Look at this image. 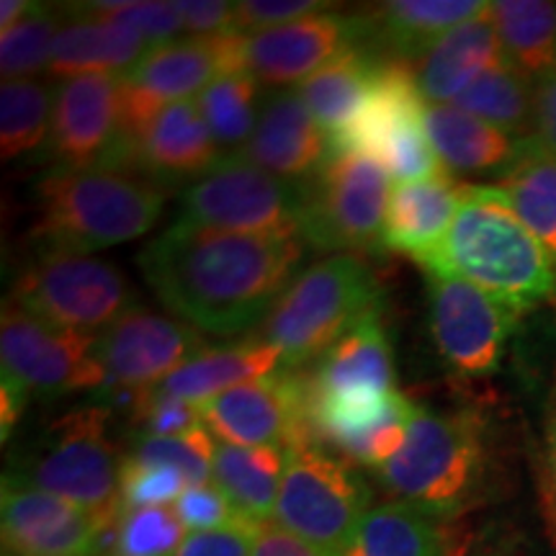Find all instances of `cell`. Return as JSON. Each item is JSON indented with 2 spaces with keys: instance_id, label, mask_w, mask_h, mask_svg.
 <instances>
[{
  "instance_id": "6da1fadb",
  "label": "cell",
  "mask_w": 556,
  "mask_h": 556,
  "mask_svg": "<svg viewBox=\"0 0 556 556\" xmlns=\"http://www.w3.org/2000/svg\"><path fill=\"white\" fill-rule=\"evenodd\" d=\"M302 253V238L222 232L176 219L139 250L137 266L180 323L232 338L266 323Z\"/></svg>"
},
{
  "instance_id": "7a4b0ae2",
  "label": "cell",
  "mask_w": 556,
  "mask_h": 556,
  "mask_svg": "<svg viewBox=\"0 0 556 556\" xmlns=\"http://www.w3.org/2000/svg\"><path fill=\"white\" fill-rule=\"evenodd\" d=\"M456 274L518 315L556 294V266L500 186H467L458 214L428 274Z\"/></svg>"
},
{
  "instance_id": "3957f363",
  "label": "cell",
  "mask_w": 556,
  "mask_h": 556,
  "mask_svg": "<svg viewBox=\"0 0 556 556\" xmlns=\"http://www.w3.org/2000/svg\"><path fill=\"white\" fill-rule=\"evenodd\" d=\"M34 238L45 250L93 255L148 235L165 206L163 191L116 168H54L34 189Z\"/></svg>"
},
{
  "instance_id": "277c9868",
  "label": "cell",
  "mask_w": 556,
  "mask_h": 556,
  "mask_svg": "<svg viewBox=\"0 0 556 556\" xmlns=\"http://www.w3.org/2000/svg\"><path fill=\"white\" fill-rule=\"evenodd\" d=\"M377 477L397 503L454 520L484 492L486 435L482 417L471 409H417L405 446L377 469Z\"/></svg>"
},
{
  "instance_id": "5b68a950",
  "label": "cell",
  "mask_w": 556,
  "mask_h": 556,
  "mask_svg": "<svg viewBox=\"0 0 556 556\" xmlns=\"http://www.w3.org/2000/svg\"><path fill=\"white\" fill-rule=\"evenodd\" d=\"M381 309L371 270L351 253H338L302 270L263 323V343L281 353V368L299 371Z\"/></svg>"
},
{
  "instance_id": "8992f818",
  "label": "cell",
  "mask_w": 556,
  "mask_h": 556,
  "mask_svg": "<svg viewBox=\"0 0 556 556\" xmlns=\"http://www.w3.org/2000/svg\"><path fill=\"white\" fill-rule=\"evenodd\" d=\"M109 420L106 405L75 407L54 420L5 477L83 507L103 528L119 523L122 464L109 441Z\"/></svg>"
},
{
  "instance_id": "52a82bcc",
  "label": "cell",
  "mask_w": 556,
  "mask_h": 556,
  "mask_svg": "<svg viewBox=\"0 0 556 556\" xmlns=\"http://www.w3.org/2000/svg\"><path fill=\"white\" fill-rule=\"evenodd\" d=\"M302 184L229 152L184 191L178 222L261 238H302Z\"/></svg>"
},
{
  "instance_id": "ba28073f",
  "label": "cell",
  "mask_w": 556,
  "mask_h": 556,
  "mask_svg": "<svg viewBox=\"0 0 556 556\" xmlns=\"http://www.w3.org/2000/svg\"><path fill=\"white\" fill-rule=\"evenodd\" d=\"M392 189L379 160L330 150L323 168L302 184V240L336 255L381 248Z\"/></svg>"
},
{
  "instance_id": "9c48e42d",
  "label": "cell",
  "mask_w": 556,
  "mask_h": 556,
  "mask_svg": "<svg viewBox=\"0 0 556 556\" xmlns=\"http://www.w3.org/2000/svg\"><path fill=\"white\" fill-rule=\"evenodd\" d=\"M368 500L371 492L356 469L315 443H302L287 448L274 520L294 536L343 556L371 510Z\"/></svg>"
},
{
  "instance_id": "30bf717a",
  "label": "cell",
  "mask_w": 556,
  "mask_h": 556,
  "mask_svg": "<svg viewBox=\"0 0 556 556\" xmlns=\"http://www.w3.org/2000/svg\"><path fill=\"white\" fill-rule=\"evenodd\" d=\"M131 299L127 276L114 263L45 250L21 270L9 302L54 328L101 332L135 307Z\"/></svg>"
},
{
  "instance_id": "8fae6325",
  "label": "cell",
  "mask_w": 556,
  "mask_h": 556,
  "mask_svg": "<svg viewBox=\"0 0 556 556\" xmlns=\"http://www.w3.org/2000/svg\"><path fill=\"white\" fill-rule=\"evenodd\" d=\"M426 99L417 90L407 62H384L364 114L345 135L330 139V150L361 152L379 160L400 184L443 176L433 144L426 135Z\"/></svg>"
},
{
  "instance_id": "7c38bea8",
  "label": "cell",
  "mask_w": 556,
  "mask_h": 556,
  "mask_svg": "<svg viewBox=\"0 0 556 556\" xmlns=\"http://www.w3.org/2000/svg\"><path fill=\"white\" fill-rule=\"evenodd\" d=\"M245 70V34L186 37L155 47L122 75V142L137 137L165 106L193 101L219 75Z\"/></svg>"
},
{
  "instance_id": "4fadbf2b",
  "label": "cell",
  "mask_w": 556,
  "mask_h": 556,
  "mask_svg": "<svg viewBox=\"0 0 556 556\" xmlns=\"http://www.w3.org/2000/svg\"><path fill=\"white\" fill-rule=\"evenodd\" d=\"M99 332L54 328L5 299L0 317L3 374L39 397L101 389L106 384L99 353Z\"/></svg>"
},
{
  "instance_id": "5bb4252c",
  "label": "cell",
  "mask_w": 556,
  "mask_h": 556,
  "mask_svg": "<svg viewBox=\"0 0 556 556\" xmlns=\"http://www.w3.org/2000/svg\"><path fill=\"white\" fill-rule=\"evenodd\" d=\"M428 296L430 330L441 358L462 377L495 374L518 312L448 270L428 274Z\"/></svg>"
},
{
  "instance_id": "9a60e30c",
  "label": "cell",
  "mask_w": 556,
  "mask_h": 556,
  "mask_svg": "<svg viewBox=\"0 0 556 556\" xmlns=\"http://www.w3.org/2000/svg\"><path fill=\"white\" fill-rule=\"evenodd\" d=\"M199 409L206 428L232 446L291 448L315 443L307 417V384L299 371L278 368L268 377L227 389Z\"/></svg>"
},
{
  "instance_id": "2e32d148",
  "label": "cell",
  "mask_w": 556,
  "mask_h": 556,
  "mask_svg": "<svg viewBox=\"0 0 556 556\" xmlns=\"http://www.w3.org/2000/svg\"><path fill=\"white\" fill-rule=\"evenodd\" d=\"M204 348L206 343L191 325L135 304L99 332L96 353L106 371L101 392L114 387H155Z\"/></svg>"
},
{
  "instance_id": "e0dca14e",
  "label": "cell",
  "mask_w": 556,
  "mask_h": 556,
  "mask_svg": "<svg viewBox=\"0 0 556 556\" xmlns=\"http://www.w3.org/2000/svg\"><path fill=\"white\" fill-rule=\"evenodd\" d=\"M364 41V16L319 11L274 29L245 34V73L263 86L304 83Z\"/></svg>"
},
{
  "instance_id": "ac0fdd59",
  "label": "cell",
  "mask_w": 556,
  "mask_h": 556,
  "mask_svg": "<svg viewBox=\"0 0 556 556\" xmlns=\"http://www.w3.org/2000/svg\"><path fill=\"white\" fill-rule=\"evenodd\" d=\"M122 139V75H78L54 88L50 150L60 168L109 165Z\"/></svg>"
},
{
  "instance_id": "d6986e66",
  "label": "cell",
  "mask_w": 556,
  "mask_h": 556,
  "mask_svg": "<svg viewBox=\"0 0 556 556\" xmlns=\"http://www.w3.org/2000/svg\"><path fill=\"white\" fill-rule=\"evenodd\" d=\"M5 556H96L103 526L83 507L3 477Z\"/></svg>"
},
{
  "instance_id": "ffe728a7",
  "label": "cell",
  "mask_w": 556,
  "mask_h": 556,
  "mask_svg": "<svg viewBox=\"0 0 556 556\" xmlns=\"http://www.w3.org/2000/svg\"><path fill=\"white\" fill-rule=\"evenodd\" d=\"M219 144L197 99L165 106L148 127L114 150L106 168L137 165L155 180H197L217 163Z\"/></svg>"
},
{
  "instance_id": "44dd1931",
  "label": "cell",
  "mask_w": 556,
  "mask_h": 556,
  "mask_svg": "<svg viewBox=\"0 0 556 556\" xmlns=\"http://www.w3.org/2000/svg\"><path fill=\"white\" fill-rule=\"evenodd\" d=\"M240 155L278 178L304 184L330 157V137L296 88H276L263 96L258 124Z\"/></svg>"
},
{
  "instance_id": "7402d4cb",
  "label": "cell",
  "mask_w": 556,
  "mask_h": 556,
  "mask_svg": "<svg viewBox=\"0 0 556 556\" xmlns=\"http://www.w3.org/2000/svg\"><path fill=\"white\" fill-rule=\"evenodd\" d=\"M65 11L47 70L54 78L127 75L150 52L148 39L127 21L96 11L90 3L65 5Z\"/></svg>"
},
{
  "instance_id": "603a6c76",
  "label": "cell",
  "mask_w": 556,
  "mask_h": 556,
  "mask_svg": "<svg viewBox=\"0 0 556 556\" xmlns=\"http://www.w3.org/2000/svg\"><path fill=\"white\" fill-rule=\"evenodd\" d=\"M464 191L467 184H456L448 173L394 186L384 225V248L397 250L426 270H433Z\"/></svg>"
},
{
  "instance_id": "cb8c5ba5",
  "label": "cell",
  "mask_w": 556,
  "mask_h": 556,
  "mask_svg": "<svg viewBox=\"0 0 556 556\" xmlns=\"http://www.w3.org/2000/svg\"><path fill=\"white\" fill-rule=\"evenodd\" d=\"M307 394L317 400H358L384 397L394 389L392 348L381 328L379 312L340 338L328 353L315 361V368L304 374Z\"/></svg>"
},
{
  "instance_id": "d4e9b609",
  "label": "cell",
  "mask_w": 556,
  "mask_h": 556,
  "mask_svg": "<svg viewBox=\"0 0 556 556\" xmlns=\"http://www.w3.org/2000/svg\"><path fill=\"white\" fill-rule=\"evenodd\" d=\"M482 0H392L364 16L366 50L384 62H413L443 34L482 16Z\"/></svg>"
},
{
  "instance_id": "484cf974",
  "label": "cell",
  "mask_w": 556,
  "mask_h": 556,
  "mask_svg": "<svg viewBox=\"0 0 556 556\" xmlns=\"http://www.w3.org/2000/svg\"><path fill=\"white\" fill-rule=\"evenodd\" d=\"M503 65L510 62L500 45L492 13L484 11L482 16L443 34L409 67L426 103H454L477 78Z\"/></svg>"
},
{
  "instance_id": "4316f807",
  "label": "cell",
  "mask_w": 556,
  "mask_h": 556,
  "mask_svg": "<svg viewBox=\"0 0 556 556\" xmlns=\"http://www.w3.org/2000/svg\"><path fill=\"white\" fill-rule=\"evenodd\" d=\"M422 122L448 176H482V173L503 176L520 152V139L451 103H426Z\"/></svg>"
},
{
  "instance_id": "83f0119b",
  "label": "cell",
  "mask_w": 556,
  "mask_h": 556,
  "mask_svg": "<svg viewBox=\"0 0 556 556\" xmlns=\"http://www.w3.org/2000/svg\"><path fill=\"white\" fill-rule=\"evenodd\" d=\"M381 65L384 60L368 52L366 47H353L330 65L317 70L312 78L299 83V96L330 139L345 135L364 114Z\"/></svg>"
},
{
  "instance_id": "f1b7e54d",
  "label": "cell",
  "mask_w": 556,
  "mask_h": 556,
  "mask_svg": "<svg viewBox=\"0 0 556 556\" xmlns=\"http://www.w3.org/2000/svg\"><path fill=\"white\" fill-rule=\"evenodd\" d=\"M448 523L397 500L374 505L343 556H458Z\"/></svg>"
},
{
  "instance_id": "f546056e",
  "label": "cell",
  "mask_w": 556,
  "mask_h": 556,
  "mask_svg": "<svg viewBox=\"0 0 556 556\" xmlns=\"http://www.w3.org/2000/svg\"><path fill=\"white\" fill-rule=\"evenodd\" d=\"M278 368H281L278 348L263 340H248L240 345L204 348L155 387L163 394L201 407L227 389L268 377Z\"/></svg>"
},
{
  "instance_id": "4dcf8cb0",
  "label": "cell",
  "mask_w": 556,
  "mask_h": 556,
  "mask_svg": "<svg viewBox=\"0 0 556 556\" xmlns=\"http://www.w3.org/2000/svg\"><path fill=\"white\" fill-rule=\"evenodd\" d=\"M283 469H287V448L232 446L219 441L214 448L212 482L225 492L248 523L261 526L274 516Z\"/></svg>"
},
{
  "instance_id": "1f68e13d",
  "label": "cell",
  "mask_w": 556,
  "mask_h": 556,
  "mask_svg": "<svg viewBox=\"0 0 556 556\" xmlns=\"http://www.w3.org/2000/svg\"><path fill=\"white\" fill-rule=\"evenodd\" d=\"M497 186L556 266V155L536 137L523 139Z\"/></svg>"
},
{
  "instance_id": "d6a6232c",
  "label": "cell",
  "mask_w": 556,
  "mask_h": 556,
  "mask_svg": "<svg viewBox=\"0 0 556 556\" xmlns=\"http://www.w3.org/2000/svg\"><path fill=\"white\" fill-rule=\"evenodd\" d=\"M492 21L507 62L539 83L556 70V3L548 0H497Z\"/></svg>"
},
{
  "instance_id": "836d02e7",
  "label": "cell",
  "mask_w": 556,
  "mask_h": 556,
  "mask_svg": "<svg viewBox=\"0 0 556 556\" xmlns=\"http://www.w3.org/2000/svg\"><path fill=\"white\" fill-rule=\"evenodd\" d=\"M451 106L523 142L536 129V83L513 65H503L477 78Z\"/></svg>"
},
{
  "instance_id": "e575fe53",
  "label": "cell",
  "mask_w": 556,
  "mask_h": 556,
  "mask_svg": "<svg viewBox=\"0 0 556 556\" xmlns=\"http://www.w3.org/2000/svg\"><path fill=\"white\" fill-rule=\"evenodd\" d=\"M54 93L45 80H3L0 86V155L16 160L39 150L52 131Z\"/></svg>"
},
{
  "instance_id": "d590c367",
  "label": "cell",
  "mask_w": 556,
  "mask_h": 556,
  "mask_svg": "<svg viewBox=\"0 0 556 556\" xmlns=\"http://www.w3.org/2000/svg\"><path fill=\"white\" fill-rule=\"evenodd\" d=\"M258 86L261 83L245 70H235L219 75L197 99L201 116L219 148L240 152L250 142L263 101Z\"/></svg>"
},
{
  "instance_id": "8d00e7d4",
  "label": "cell",
  "mask_w": 556,
  "mask_h": 556,
  "mask_svg": "<svg viewBox=\"0 0 556 556\" xmlns=\"http://www.w3.org/2000/svg\"><path fill=\"white\" fill-rule=\"evenodd\" d=\"M65 5L34 3L24 18L0 31L3 80H29L50 70L54 39L65 24Z\"/></svg>"
},
{
  "instance_id": "74e56055",
  "label": "cell",
  "mask_w": 556,
  "mask_h": 556,
  "mask_svg": "<svg viewBox=\"0 0 556 556\" xmlns=\"http://www.w3.org/2000/svg\"><path fill=\"white\" fill-rule=\"evenodd\" d=\"M214 448L217 443L204 428L170 438L137 435L124 462L135 467H173L186 477L189 486H197L212 479Z\"/></svg>"
},
{
  "instance_id": "f35d334b",
  "label": "cell",
  "mask_w": 556,
  "mask_h": 556,
  "mask_svg": "<svg viewBox=\"0 0 556 556\" xmlns=\"http://www.w3.org/2000/svg\"><path fill=\"white\" fill-rule=\"evenodd\" d=\"M186 536L189 533L176 507H131L122 513L109 556H178Z\"/></svg>"
},
{
  "instance_id": "ab89813d",
  "label": "cell",
  "mask_w": 556,
  "mask_h": 556,
  "mask_svg": "<svg viewBox=\"0 0 556 556\" xmlns=\"http://www.w3.org/2000/svg\"><path fill=\"white\" fill-rule=\"evenodd\" d=\"M201 420L204 417L199 405L163 394L157 387L139 389V397L131 407V426L137 428V435H186L199 430Z\"/></svg>"
},
{
  "instance_id": "60d3db41",
  "label": "cell",
  "mask_w": 556,
  "mask_h": 556,
  "mask_svg": "<svg viewBox=\"0 0 556 556\" xmlns=\"http://www.w3.org/2000/svg\"><path fill=\"white\" fill-rule=\"evenodd\" d=\"M90 5L96 11L109 13V16H116L135 26L148 39L150 50L178 41L180 34H186L178 0L176 3H163V0H99V3Z\"/></svg>"
},
{
  "instance_id": "b9f144b4",
  "label": "cell",
  "mask_w": 556,
  "mask_h": 556,
  "mask_svg": "<svg viewBox=\"0 0 556 556\" xmlns=\"http://www.w3.org/2000/svg\"><path fill=\"white\" fill-rule=\"evenodd\" d=\"M186 477L173 467H135L122 462V505L131 507H165L178 503L186 492Z\"/></svg>"
},
{
  "instance_id": "7bdbcfd3",
  "label": "cell",
  "mask_w": 556,
  "mask_h": 556,
  "mask_svg": "<svg viewBox=\"0 0 556 556\" xmlns=\"http://www.w3.org/2000/svg\"><path fill=\"white\" fill-rule=\"evenodd\" d=\"M173 507H176L184 526L191 528V533L217 531V528L248 523V520L235 510L225 492H222L214 482L186 486V492Z\"/></svg>"
},
{
  "instance_id": "ee69618b",
  "label": "cell",
  "mask_w": 556,
  "mask_h": 556,
  "mask_svg": "<svg viewBox=\"0 0 556 556\" xmlns=\"http://www.w3.org/2000/svg\"><path fill=\"white\" fill-rule=\"evenodd\" d=\"M328 9H332V3L319 0H240L235 3V26L238 34H255Z\"/></svg>"
},
{
  "instance_id": "f6af8a7d",
  "label": "cell",
  "mask_w": 556,
  "mask_h": 556,
  "mask_svg": "<svg viewBox=\"0 0 556 556\" xmlns=\"http://www.w3.org/2000/svg\"><path fill=\"white\" fill-rule=\"evenodd\" d=\"M253 523H235L217 531L189 533L178 556H253Z\"/></svg>"
},
{
  "instance_id": "bcb514c9",
  "label": "cell",
  "mask_w": 556,
  "mask_h": 556,
  "mask_svg": "<svg viewBox=\"0 0 556 556\" xmlns=\"http://www.w3.org/2000/svg\"><path fill=\"white\" fill-rule=\"evenodd\" d=\"M178 9L189 37L206 39L238 34L235 3H225V0H178Z\"/></svg>"
},
{
  "instance_id": "7dc6e473",
  "label": "cell",
  "mask_w": 556,
  "mask_h": 556,
  "mask_svg": "<svg viewBox=\"0 0 556 556\" xmlns=\"http://www.w3.org/2000/svg\"><path fill=\"white\" fill-rule=\"evenodd\" d=\"M253 556H336L309 541L294 536L278 523H261L255 528Z\"/></svg>"
},
{
  "instance_id": "c3c4849f",
  "label": "cell",
  "mask_w": 556,
  "mask_h": 556,
  "mask_svg": "<svg viewBox=\"0 0 556 556\" xmlns=\"http://www.w3.org/2000/svg\"><path fill=\"white\" fill-rule=\"evenodd\" d=\"M533 137L556 155V70L536 83V129Z\"/></svg>"
},
{
  "instance_id": "681fc988",
  "label": "cell",
  "mask_w": 556,
  "mask_h": 556,
  "mask_svg": "<svg viewBox=\"0 0 556 556\" xmlns=\"http://www.w3.org/2000/svg\"><path fill=\"white\" fill-rule=\"evenodd\" d=\"M26 402H29V392L3 374V384H0V435H3V441H9Z\"/></svg>"
},
{
  "instance_id": "f907efd6",
  "label": "cell",
  "mask_w": 556,
  "mask_h": 556,
  "mask_svg": "<svg viewBox=\"0 0 556 556\" xmlns=\"http://www.w3.org/2000/svg\"><path fill=\"white\" fill-rule=\"evenodd\" d=\"M546 458H548V479L556 497V381L548 397V415H546Z\"/></svg>"
},
{
  "instance_id": "816d5d0a",
  "label": "cell",
  "mask_w": 556,
  "mask_h": 556,
  "mask_svg": "<svg viewBox=\"0 0 556 556\" xmlns=\"http://www.w3.org/2000/svg\"><path fill=\"white\" fill-rule=\"evenodd\" d=\"M31 5L34 3H29V0H3V5H0V31L11 29L16 21L31 11Z\"/></svg>"
}]
</instances>
